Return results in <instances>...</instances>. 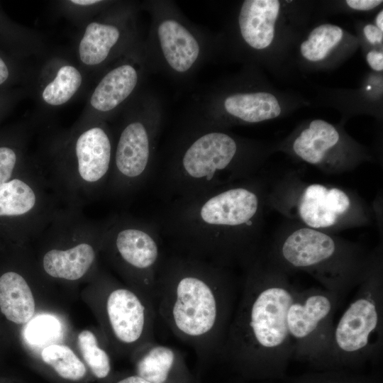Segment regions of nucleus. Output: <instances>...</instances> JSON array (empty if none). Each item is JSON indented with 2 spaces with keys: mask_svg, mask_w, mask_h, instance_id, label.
<instances>
[{
  "mask_svg": "<svg viewBox=\"0 0 383 383\" xmlns=\"http://www.w3.org/2000/svg\"><path fill=\"white\" fill-rule=\"evenodd\" d=\"M281 150L328 174H338L355 169L370 156L340 128L322 119H314L296 130Z\"/></svg>",
  "mask_w": 383,
  "mask_h": 383,
  "instance_id": "13",
  "label": "nucleus"
},
{
  "mask_svg": "<svg viewBox=\"0 0 383 383\" xmlns=\"http://www.w3.org/2000/svg\"><path fill=\"white\" fill-rule=\"evenodd\" d=\"M11 77V71L8 63L0 55V86L6 83Z\"/></svg>",
  "mask_w": 383,
  "mask_h": 383,
  "instance_id": "32",
  "label": "nucleus"
},
{
  "mask_svg": "<svg viewBox=\"0 0 383 383\" xmlns=\"http://www.w3.org/2000/svg\"><path fill=\"white\" fill-rule=\"evenodd\" d=\"M43 360L62 378L69 380H79L86 374L84 363L67 346L51 345L45 348L42 353Z\"/></svg>",
  "mask_w": 383,
  "mask_h": 383,
  "instance_id": "24",
  "label": "nucleus"
},
{
  "mask_svg": "<svg viewBox=\"0 0 383 383\" xmlns=\"http://www.w3.org/2000/svg\"><path fill=\"white\" fill-rule=\"evenodd\" d=\"M105 301L109 330L121 346L138 349L155 340L157 313L152 301L133 289L110 288Z\"/></svg>",
  "mask_w": 383,
  "mask_h": 383,
  "instance_id": "17",
  "label": "nucleus"
},
{
  "mask_svg": "<svg viewBox=\"0 0 383 383\" xmlns=\"http://www.w3.org/2000/svg\"><path fill=\"white\" fill-rule=\"evenodd\" d=\"M342 300L322 287L299 289L287 317L293 355L319 361L330 343L334 316Z\"/></svg>",
  "mask_w": 383,
  "mask_h": 383,
  "instance_id": "14",
  "label": "nucleus"
},
{
  "mask_svg": "<svg viewBox=\"0 0 383 383\" xmlns=\"http://www.w3.org/2000/svg\"><path fill=\"white\" fill-rule=\"evenodd\" d=\"M127 109L114 150L111 175L105 192L123 196L138 190L152 171L160 128V115L148 104H132Z\"/></svg>",
  "mask_w": 383,
  "mask_h": 383,
  "instance_id": "11",
  "label": "nucleus"
},
{
  "mask_svg": "<svg viewBox=\"0 0 383 383\" xmlns=\"http://www.w3.org/2000/svg\"><path fill=\"white\" fill-rule=\"evenodd\" d=\"M223 129L206 123L181 138L163 172L167 194L187 198L256 176L265 151Z\"/></svg>",
  "mask_w": 383,
  "mask_h": 383,
  "instance_id": "4",
  "label": "nucleus"
},
{
  "mask_svg": "<svg viewBox=\"0 0 383 383\" xmlns=\"http://www.w3.org/2000/svg\"><path fill=\"white\" fill-rule=\"evenodd\" d=\"M366 60L368 65L374 71L382 72L383 70V53L377 50H370L366 55Z\"/></svg>",
  "mask_w": 383,
  "mask_h": 383,
  "instance_id": "31",
  "label": "nucleus"
},
{
  "mask_svg": "<svg viewBox=\"0 0 383 383\" xmlns=\"http://www.w3.org/2000/svg\"><path fill=\"white\" fill-rule=\"evenodd\" d=\"M58 322L51 316H39L30 322L25 332L30 343H40L47 341L58 331Z\"/></svg>",
  "mask_w": 383,
  "mask_h": 383,
  "instance_id": "28",
  "label": "nucleus"
},
{
  "mask_svg": "<svg viewBox=\"0 0 383 383\" xmlns=\"http://www.w3.org/2000/svg\"><path fill=\"white\" fill-rule=\"evenodd\" d=\"M375 26L382 31H383V10L381 9L377 13L374 19Z\"/></svg>",
  "mask_w": 383,
  "mask_h": 383,
  "instance_id": "34",
  "label": "nucleus"
},
{
  "mask_svg": "<svg viewBox=\"0 0 383 383\" xmlns=\"http://www.w3.org/2000/svg\"><path fill=\"white\" fill-rule=\"evenodd\" d=\"M35 300L23 275L14 270L0 274V313L9 322L23 324L35 313Z\"/></svg>",
  "mask_w": 383,
  "mask_h": 383,
  "instance_id": "22",
  "label": "nucleus"
},
{
  "mask_svg": "<svg viewBox=\"0 0 383 383\" xmlns=\"http://www.w3.org/2000/svg\"><path fill=\"white\" fill-rule=\"evenodd\" d=\"M133 9L113 3L80 26L74 43L76 62L89 74H97L136 48Z\"/></svg>",
  "mask_w": 383,
  "mask_h": 383,
  "instance_id": "12",
  "label": "nucleus"
},
{
  "mask_svg": "<svg viewBox=\"0 0 383 383\" xmlns=\"http://www.w3.org/2000/svg\"><path fill=\"white\" fill-rule=\"evenodd\" d=\"M160 231L154 222L116 215L104 221L101 245L132 289L153 303L157 274L165 259Z\"/></svg>",
  "mask_w": 383,
  "mask_h": 383,
  "instance_id": "9",
  "label": "nucleus"
},
{
  "mask_svg": "<svg viewBox=\"0 0 383 383\" xmlns=\"http://www.w3.org/2000/svg\"><path fill=\"white\" fill-rule=\"evenodd\" d=\"M152 48L163 67L179 77L192 73L206 50L203 37L180 16L169 11L155 15Z\"/></svg>",
  "mask_w": 383,
  "mask_h": 383,
  "instance_id": "16",
  "label": "nucleus"
},
{
  "mask_svg": "<svg viewBox=\"0 0 383 383\" xmlns=\"http://www.w3.org/2000/svg\"><path fill=\"white\" fill-rule=\"evenodd\" d=\"M231 269L192 256L165 257L155 290L157 316L197 357H220L237 301Z\"/></svg>",
  "mask_w": 383,
  "mask_h": 383,
  "instance_id": "2",
  "label": "nucleus"
},
{
  "mask_svg": "<svg viewBox=\"0 0 383 383\" xmlns=\"http://www.w3.org/2000/svg\"><path fill=\"white\" fill-rule=\"evenodd\" d=\"M112 4L101 0H67L57 1L56 5L62 14L80 27Z\"/></svg>",
  "mask_w": 383,
  "mask_h": 383,
  "instance_id": "26",
  "label": "nucleus"
},
{
  "mask_svg": "<svg viewBox=\"0 0 383 383\" xmlns=\"http://www.w3.org/2000/svg\"><path fill=\"white\" fill-rule=\"evenodd\" d=\"M382 0H347L346 5L351 9L366 11L375 9L382 4Z\"/></svg>",
  "mask_w": 383,
  "mask_h": 383,
  "instance_id": "29",
  "label": "nucleus"
},
{
  "mask_svg": "<svg viewBox=\"0 0 383 383\" xmlns=\"http://www.w3.org/2000/svg\"><path fill=\"white\" fill-rule=\"evenodd\" d=\"M114 138L106 121L76 122L52 139L46 174L65 206L82 209L105 192L111 172Z\"/></svg>",
  "mask_w": 383,
  "mask_h": 383,
  "instance_id": "6",
  "label": "nucleus"
},
{
  "mask_svg": "<svg viewBox=\"0 0 383 383\" xmlns=\"http://www.w3.org/2000/svg\"><path fill=\"white\" fill-rule=\"evenodd\" d=\"M77 340L82 357L94 376L106 378L111 371V360L106 351L99 347L95 335L85 330L79 334Z\"/></svg>",
  "mask_w": 383,
  "mask_h": 383,
  "instance_id": "25",
  "label": "nucleus"
},
{
  "mask_svg": "<svg viewBox=\"0 0 383 383\" xmlns=\"http://www.w3.org/2000/svg\"><path fill=\"white\" fill-rule=\"evenodd\" d=\"M240 296L220 357L247 370L279 367L294 355L287 317L299 291L261 250L245 268Z\"/></svg>",
  "mask_w": 383,
  "mask_h": 383,
  "instance_id": "3",
  "label": "nucleus"
},
{
  "mask_svg": "<svg viewBox=\"0 0 383 383\" xmlns=\"http://www.w3.org/2000/svg\"><path fill=\"white\" fill-rule=\"evenodd\" d=\"M209 123L224 128L233 124L257 123L280 116L282 108L273 94L265 91L226 94L216 102Z\"/></svg>",
  "mask_w": 383,
  "mask_h": 383,
  "instance_id": "19",
  "label": "nucleus"
},
{
  "mask_svg": "<svg viewBox=\"0 0 383 383\" xmlns=\"http://www.w3.org/2000/svg\"><path fill=\"white\" fill-rule=\"evenodd\" d=\"M267 190L256 175L174 199L161 219L162 231L182 255L244 269L265 244Z\"/></svg>",
  "mask_w": 383,
  "mask_h": 383,
  "instance_id": "1",
  "label": "nucleus"
},
{
  "mask_svg": "<svg viewBox=\"0 0 383 383\" xmlns=\"http://www.w3.org/2000/svg\"><path fill=\"white\" fill-rule=\"evenodd\" d=\"M104 231V221L89 219L81 209L59 207L41 233L51 245L42 257L43 271L67 281L84 277L94 266Z\"/></svg>",
  "mask_w": 383,
  "mask_h": 383,
  "instance_id": "10",
  "label": "nucleus"
},
{
  "mask_svg": "<svg viewBox=\"0 0 383 383\" xmlns=\"http://www.w3.org/2000/svg\"><path fill=\"white\" fill-rule=\"evenodd\" d=\"M135 351L137 375L151 383L187 382L185 362L179 350L152 340Z\"/></svg>",
  "mask_w": 383,
  "mask_h": 383,
  "instance_id": "21",
  "label": "nucleus"
},
{
  "mask_svg": "<svg viewBox=\"0 0 383 383\" xmlns=\"http://www.w3.org/2000/svg\"><path fill=\"white\" fill-rule=\"evenodd\" d=\"M143 62L142 52L136 48L109 66L90 91L77 122L106 121L128 105L140 85Z\"/></svg>",
  "mask_w": 383,
  "mask_h": 383,
  "instance_id": "15",
  "label": "nucleus"
},
{
  "mask_svg": "<svg viewBox=\"0 0 383 383\" xmlns=\"http://www.w3.org/2000/svg\"><path fill=\"white\" fill-rule=\"evenodd\" d=\"M363 34L367 40L372 44H380L383 40V31L380 30L374 24H367L363 28Z\"/></svg>",
  "mask_w": 383,
  "mask_h": 383,
  "instance_id": "30",
  "label": "nucleus"
},
{
  "mask_svg": "<svg viewBox=\"0 0 383 383\" xmlns=\"http://www.w3.org/2000/svg\"><path fill=\"white\" fill-rule=\"evenodd\" d=\"M343 38L344 31L337 25L324 23L318 26L301 43V55L310 62H323L340 45Z\"/></svg>",
  "mask_w": 383,
  "mask_h": 383,
  "instance_id": "23",
  "label": "nucleus"
},
{
  "mask_svg": "<svg viewBox=\"0 0 383 383\" xmlns=\"http://www.w3.org/2000/svg\"><path fill=\"white\" fill-rule=\"evenodd\" d=\"M280 11L278 0L243 1L238 15V27L245 44L257 51L269 48L275 38Z\"/></svg>",
  "mask_w": 383,
  "mask_h": 383,
  "instance_id": "20",
  "label": "nucleus"
},
{
  "mask_svg": "<svg viewBox=\"0 0 383 383\" xmlns=\"http://www.w3.org/2000/svg\"><path fill=\"white\" fill-rule=\"evenodd\" d=\"M357 291L333 330L318 362L352 363L379 355L383 348V250H372Z\"/></svg>",
  "mask_w": 383,
  "mask_h": 383,
  "instance_id": "8",
  "label": "nucleus"
},
{
  "mask_svg": "<svg viewBox=\"0 0 383 383\" xmlns=\"http://www.w3.org/2000/svg\"><path fill=\"white\" fill-rule=\"evenodd\" d=\"M263 250L289 274L306 273L342 299L359 284L372 255L359 243L287 220Z\"/></svg>",
  "mask_w": 383,
  "mask_h": 383,
  "instance_id": "5",
  "label": "nucleus"
},
{
  "mask_svg": "<svg viewBox=\"0 0 383 383\" xmlns=\"http://www.w3.org/2000/svg\"><path fill=\"white\" fill-rule=\"evenodd\" d=\"M266 205L287 221L332 234L368 226L374 215L356 192L306 182L296 172L286 173L267 186Z\"/></svg>",
  "mask_w": 383,
  "mask_h": 383,
  "instance_id": "7",
  "label": "nucleus"
},
{
  "mask_svg": "<svg viewBox=\"0 0 383 383\" xmlns=\"http://www.w3.org/2000/svg\"><path fill=\"white\" fill-rule=\"evenodd\" d=\"M116 383H151L141 377L135 374L125 377Z\"/></svg>",
  "mask_w": 383,
  "mask_h": 383,
  "instance_id": "33",
  "label": "nucleus"
},
{
  "mask_svg": "<svg viewBox=\"0 0 383 383\" xmlns=\"http://www.w3.org/2000/svg\"><path fill=\"white\" fill-rule=\"evenodd\" d=\"M87 79L88 74L76 62L61 55L51 56L36 75L37 99L48 109L63 106L84 91Z\"/></svg>",
  "mask_w": 383,
  "mask_h": 383,
  "instance_id": "18",
  "label": "nucleus"
},
{
  "mask_svg": "<svg viewBox=\"0 0 383 383\" xmlns=\"http://www.w3.org/2000/svg\"><path fill=\"white\" fill-rule=\"evenodd\" d=\"M28 165L21 149L8 145H0V186L11 180Z\"/></svg>",
  "mask_w": 383,
  "mask_h": 383,
  "instance_id": "27",
  "label": "nucleus"
}]
</instances>
